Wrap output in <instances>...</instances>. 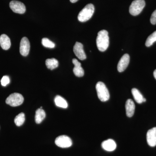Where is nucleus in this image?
Here are the masks:
<instances>
[{"label": "nucleus", "instance_id": "nucleus-1", "mask_svg": "<svg viewBox=\"0 0 156 156\" xmlns=\"http://www.w3.org/2000/svg\"><path fill=\"white\" fill-rule=\"evenodd\" d=\"M109 44L108 32L106 30H101L98 34L96 44L98 50L104 52L107 49Z\"/></svg>", "mask_w": 156, "mask_h": 156}, {"label": "nucleus", "instance_id": "nucleus-2", "mask_svg": "<svg viewBox=\"0 0 156 156\" xmlns=\"http://www.w3.org/2000/svg\"><path fill=\"white\" fill-rule=\"evenodd\" d=\"M95 8L92 4L87 5L79 13L78 19L81 22H85L89 20L94 13Z\"/></svg>", "mask_w": 156, "mask_h": 156}, {"label": "nucleus", "instance_id": "nucleus-3", "mask_svg": "<svg viewBox=\"0 0 156 156\" xmlns=\"http://www.w3.org/2000/svg\"><path fill=\"white\" fill-rule=\"evenodd\" d=\"M96 89L98 98L101 101H106L110 98L109 92L105 84L101 82L97 83L96 85Z\"/></svg>", "mask_w": 156, "mask_h": 156}, {"label": "nucleus", "instance_id": "nucleus-4", "mask_svg": "<svg viewBox=\"0 0 156 156\" xmlns=\"http://www.w3.org/2000/svg\"><path fill=\"white\" fill-rule=\"evenodd\" d=\"M145 6L144 0H134L129 8V12L133 16H136L141 13Z\"/></svg>", "mask_w": 156, "mask_h": 156}, {"label": "nucleus", "instance_id": "nucleus-5", "mask_svg": "<svg viewBox=\"0 0 156 156\" xmlns=\"http://www.w3.org/2000/svg\"><path fill=\"white\" fill-rule=\"evenodd\" d=\"M24 98L21 94L18 93H12L7 98L6 103L10 106L16 107L23 103Z\"/></svg>", "mask_w": 156, "mask_h": 156}, {"label": "nucleus", "instance_id": "nucleus-6", "mask_svg": "<svg viewBox=\"0 0 156 156\" xmlns=\"http://www.w3.org/2000/svg\"><path fill=\"white\" fill-rule=\"evenodd\" d=\"M55 144L58 147L68 148L72 145L71 139L66 135H61L58 136L55 140Z\"/></svg>", "mask_w": 156, "mask_h": 156}, {"label": "nucleus", "instance_id": "nucleus-7", "mask_svg": "<svg viewBox=\"0 0 156 156\" xmlns=\"http://www.w3.org/2000/svg\"><path fill=\"white\" fill-rule=\"evenodd\" d=\"M10 8L14 13L24 14L26 11L25 5L19 1H12L10 3Z\"/></svg>", "mask_w": 156, "mask_h": 156}, {"label": "nucleus", "instance_id": "nucleus-8", "mask_svg": "<svg viewBox=\"0 0 156 156\" xmlns=\"http://www.w3.org/2000/svg\"><path fill=\"white\" fill-rule=\"evenodd\" d=\"M30 50V43L28 38L23 37L21 39L20 46V52L23 56H26L28 55Z\"/></svg>", "mask_w": 156, "mask_h": 156}, {"label": "nucleus", "instance_id": "nucleus-9", "mask_svg": "<svg viewBox=\"0 0 156 156\" xmlns=\"http://www.w3.org/2000/svg\"><path fill=\"white\" fill-rule=\"evenodd\" d=\"M73 51L76 56L80 60H85L87 58V56L83 50V46L81 43L76 42L74 46Z\"/></svg>", "mask_w": 156, "mask_h": 156}, {"label": "nucleus", "instance_id": "nucleus-10", "mask_svg": "<svg viewBox=\"0 0 156 156\" xmlns=\"http://www.w3.org/2000/svg\"><path fill=\"white\" fill-rule=\"evenodd\" d=\"M130 62V56L128 54H125L120 59L118 64L117 69L119 72L121 73L124 71L127 67Z\"/></svg>", "mask_w": 156, "mask_h": 156}, {"label": "nucleus", "instance_id": "nucleus-11", "mask_svg": "<svg viewBox=\"0 0 156 156\" xmlns=\"http://www.w3.org/2000/svg\"><path fill=\"white\" fill-rule=\"evenodd\" d=\"M147 140L150 146L154 147L156 146V127L151 128L147 131Z\"/></svg>", "mask_w": 156, "mask_h": 156}, {"label": "nucleus", "instance_id": "nucleus-12", "mask_svg": "<svg viewBox=\"0 0 156 156\" xmlns=\"http://www.w3.org/2000/svg\"><path fill=\"white\" fill-rule=\"evenodd\" d=\"M73 63L75 66L73 69L75 75L79 77L83 76L84 75V71L81 66L80 62H79L76 58H73Z\"/></svg>", "mask_w": 156, "mask_h": 156}, {"label": "nucleus", "instance_id": "nucleus-13", "mask_svg": "<svg viewBox=\"0 0 156 156\" xmlns=\"http://www.w3.org/2000/svg\"><path fill=\"white\" fill-rule=\"evenodd\" d=\"M101 147L105 150L108 151H113L116 148V144L112 139L105 140L101 144Z\"/></svg>", "mask_w": 156, "mask_h": 156}, {"label": "nucleus", "instance_id": "nucleus-14", "mask_svg": "<svg viewBox=\"0 0 156 156\" xmlns=\"http://www.w3.org/2000/svg\"><path fill=\"white\" fill-rule=\"evenodd\" d=\"M135 106L134 101L131 99H129L126 101V109L127 116L131 118L133 116L135 111Z\"/></svg>", "mask_w": 156, "mask_h": 156}, {"label": "nucleus", "instance_id": "nucleus-15", "mask_svg": "<svg viewBox=\"0 0 156 156\" xmlns=\"http://www.w3.org/2000/svg\"><path fill=\"white\" fill-rule=\"evenodd\" d=\"M0 45L3 50H8L11 46V40L8 36L5 34L0 37Z\"/></svg>", "mask_w": 156, "mask_h": 156}, {"label": "nucleus", "instance_id": "nucleus-16", "mask_svg": "<svg viewBox=\"0 0 156 156\" xmlns=\"http://www.w3.org/2000/svg\"><path fill=\"white\" fill-rule=\"evenodd\" d=\"M55 104L57 107L62 108H66L68 107V103L63 98L57 95L54 99Z\"/></svg>", "mask_w": 156, "mask_h": 156}, {"label": "nucleus", "instance_id": "nucleus-17", "mask_svg": "<svg viewBox=\"0 0 156 156\" xmlns=\"http://www.w3.org/2000/svg\"><path fill=\"white\" fill-rule=\"evenodd\" d=\"M46 117V113L42 108H39L36 112L35 122L37 124L41 123Z\"/></svg>", "mask_w": 156, "mask_h": 156}, {"label": "nucleus", "instance_id": "nucleus-18", "mask_svg": "<svg viewBox=\"0 0 156 156\" xmlns=\"http://www.w3.org/2000/svg\"><path fill=\"white\" fill-rule=\"evenodd\" d=\"M131 92L134 100L137 103L141 104L143 102V99L144 98L138 89L136 88H133L131 90Z\"/></svg>", "mask_w": 156, "mask_h": 156}, {"label": "nucleus", "instance_id": "nucleus-19", "mask_svg": "<svg viewBox=\"0 0 156 156\" xmlns=\"http://www.w3.org/2000/svg\"><path fill=\"white\" fill-rule=\"evenodd\" d=\"M46 65L48 68L53 70L58 67V62L55 58H48L46 60Z\"/></svg>", "mask_w": 156, "mask_h": 156}, {"label": "nucleus", "instance_id": "nucleus-20", "mask_svg": "<svg viewBox=\"0 0 156 156\" xmlns=\"http://www.w3.org/2000/svg\"><path fill=\"white\" fill-rule=\"evenodd\" d=\"M25 121V115L23 113H20L16 116L14 119V123L17 126H22Z\"/></svg>", "mask_w": 156, "mask_h": 156}, {"label": "nucleus", "instance_id": "nucleus-21", "mask_svg": "<svg viewBox=\"0 0 156 156\" xmlns=\"http://www.w3.org/2000/svg\"><path fill=\"white\" fill-rule=\"evenodd\" d=\"M156 41V31L154 32L153 33L150 35L147 39L145 43V45L146 47H149L153 44Z\"/></svg>", "mask_w": 156, "mask_h": 156}, {"label": "nucleus", "instance_id": "nucleus-22", "mask_svg": "<svg viewBox=\"0 0 156 156\" xmlns=\"http://www.w3.org/2000/svg\"><path fill=\"white\" fill-rule=\"evenodd\" d=\"M42 44L45 48H53L55 47V44L47 38L42 39Z\"/></svg>", "mask_w": 156, "mask_h": 156}, {"label": "nucleus", "instance_id": "nucleus-23", "mask_svg": "<svg viewBox=\"0 0 156 156\" xmlns=\"http://www.w3.org/2000/svg\"><path fill=\"white\" fill-rule=\"evenodd\" d=\"M1 84L3 87H6L10 83V78L7 76H5L1 80Z\"/></svg>", "mask_w": 156, "mask_h": 156}, {"label": "nucleus", "instance_id": "nucleus-24", "mask_svg": "<svg viewBox=\"0 0 156 156\" xmlns=\"http://www.w3.org/2000/svg\"><path fill=\"white\" fill-rule=\"evenodd\" d=\"M151 22L152 24H156V10L152 14L151 17Z\"/></svg>", "mask_w": 156, "mask_h": 156}, {"label": "nucleus", "instance_id": "nucleus-25", "mask_svg": "<svg viewBox=\"0 0 156 156\" xmlns=\"http://www.w3.org/2000/svg\"><path fill=\"white\" fill-rule=\"evenodd\" d=\"M78 1V0H70V1L71 2L73 3L76 2H77Z\"/></svg>", "mask_w": 156, "mask_h": 156}, {"label": "nucleus", "instance_id": "nucleus-26", "mask_svg": "<svg viewBox=\"0 0 156 156\" xmlns=\"http://www.w3.org/2000/svg\"><path fill=\"white\" fill-rule=\"evenodd\" d=\"M154 77L155 79L156 80V69L155 70L154 72Z\"/></svg>", "mask_w": 156, "mask_h": 156}, {"label": "nucleus", "instance_id": "nucleus-27", "mask_svg": "<svg viewBox=\"0 0 156 156\" xmlns=\"http://www.w3.org/2000/svg\"><path fill=\"white\" fill-rule=\"evenodd\" d=\"M146 101V99L145 98H144L143 102H145Z\"/></svg>", "mask_w": 156, "mask_h": 156}]
</instances>
